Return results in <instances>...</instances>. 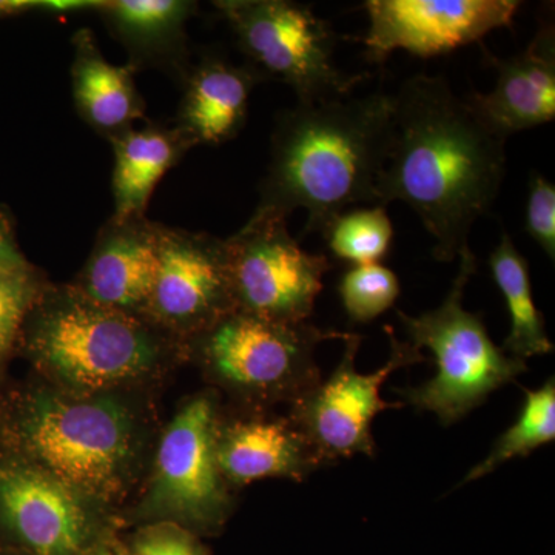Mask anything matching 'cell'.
Listing matches in <instances>:
<instances>
[{"instance_id": "obj_21", "label": "cell", "mask_w": 555, "mask_h": 555, "mask_svg": "<svg viewBox=\"0 0 555 555\" xmlns=\"http://www.w3.org/2000/svg\"><path fill=\"white\" fill-rule=\"evenodd\" d=\"M489 268L509 313L511 328L503 343V352L521 361L553 353L554 345L547 337L543 313L532 298L528 261L507 233H503L499 246L492 251Z\"/></svg>"}, {"instance_id": "obj_12", "label": "cell", "mask_w": 555, "mask_h": 555, "mask_svg": "<svg viewBox=\"0 0 555 555\" xmlns=\"http://www.w3.org/2000/svg\"><path fill=\"white\" fill-rule=\"evenodd\" d=\"M236 310L224 240L159 225V269L145 318L179 335L196 337Z\"/></svg>"}, {"instance_id": "obj_13", "label": "cell", "mask_w": 555, "mask_h": 555, "mask_svg": "<svg viewBox=\"0 0 555 555\" xmlns=\"http://www.w3.org/2000/svg\"><path fill=\"white\" fill-rule=\"evenodd\" d=\"M520 5L517 0H367V60L385 62L397 50L440 56L511 27Z\"/></svg>"}, {"instance_id": "obj_19", "label": "cell", "mask_w": 555, "mask_h": 555, "mask_svg": "<svg viewBox=\"0 0 555 555\" xmlns=\"http://www.w3.org/2000/svg\"><path fill=\"white\" fill-rule=\"evenodd\" d=\"M72 43L73 100L80 119L107 141L133 129L134 122L145 116L134 69L105 60L89 28L76 31Z\"/></svg>"}, {"instance_id": "obj_9", "label": "cell", "mask_w": 555, "mask_h": 555, "mask_svg": "<svg viewBox=\"0 0 555 555\" xmlns=\"http://www.w3.org/2000/svg\"><path fill=\"white\" fill-rule=\"evenodd\" d=\"M224 246L236 309L280 323L308 321L332 264L292 238L286 218L254 211Z\"/></svg>"}, {"instance_id": "obj_30", "label": "cell", "mask_w": 555, "mask_h": 555, "mask_svg": "<svg viewBox=\"0 0 555 555\" xmlns=\"http://www.w3.org/2000/svg\"><path fill=\"white\" fill-rule=\"evenodd\" d=\"M42 0H0V20L40 13Z\"/></svg>"}, {"instance_id": "obj_22", "label": "cell", "mask_w": 555, "mask_h": 555, "mask_svg": "<svg viewBox=\"0 0 555 555\" xmlns=\"http://www.w3.org/2000/svg\"><path fill=\"white\" fill-rule=\"evenodd\" d=\"M525 398L517 422L500 436L483 462L478 463L467 473L462 485L480 480L509 460L529 455L543 444L553 443L555 438L554 377L546 379L545 385L539 389H526Z\"/></svg>"}, {"instance_id": "obj_11", "label": "cell", "mask_w": 555, "mask_h": 555, "mask_svg": "<svg viewBox=\"0 0 555 555\" xmlns=\"http://www.w3.org/2000/svg\"><path fill=\"white\" fill-rule=\"evenodd\" d=\"M96 534L93 502L0 451V547L24 555H86Z\"/></svg>"}, {"instance_id": "obj_26", "label": "cell", "mask_w": 555, "mask_h": 555, "mask_svg": "<svg viewBox=\"0 0 555 555\" xmlns=\"http://www.w3.org/2000/svg\"><path fill=\"white\" fill-rule=\"evenodd\" d=\"M526 232L540 248L555 259V188L542 175H534L529 182L526 204Z\"/></svg>"}, {"instance_id": "obj_14", "label": "cell", "mask_w": 555, "mask_h": 555, "mask_svg": "<svg viewBox=\"0 0 555 555\" xmlns=\"http://www.w3.org/2000/svg\"><path fill=\"white\" fill-rule=\"evenodd\" d=\"M159 225L147 217L109 218L73 287L105 308L145 318L158 276Z\"/></svg>"}, {"instance_id": "obj_4", "label": "cell", "mask_w": 555, "mask_h": 555, "mask_svg": "<svg viewBox=\"0 0 555 555\" xmlns=\"http://www.w3.org/2000/svg\"><path fill=\"white\" fill-rule=\"evenodd\" d=\"M171 339L147 318L105 308L76 287L46 286L17 345L64 389L108 393L163 366Z\"/></svg>"}, {"instance_id": "obj_16", "label": "cell", "mask_w": 555, "mask_h": 555, "mask_svg": "<svg viewBox=\"0 0 555 555\" xmlns=\"http://www.w3.org/2000/svg\"><path fill=\"white\" fill-rule=\"evenodd\" d=\"M217 460L229 486L276 477L302 481L324 466L291 416L251 415L230 422L219 416Z\"/></svg>"}, {"instance_id": "obj_24", "label": "cell", "mask_w": 555, "mask_h": 555, "mask_svg": "<svg viewBox=\"0 0 555 555\" xmlns=\"http://www.w3.org/2000/svg\"><path fill=\"white\" fill-rule=\"evenodd\" d=\"M400 292L396 273L379 262L347 270L339 284L343 306L356 323H369L382 317L396 305Z\"/></svg>"}, {"instance_id": "obj_6", "label": "cell", "mask_w": 555, "mask_h": 555, "mask_svg": "<svg viewBox=\"0 0 555 555\" xmlns=\"http://www.w3.org/2000/svg\"><path fill=\"white\" fill-rule=\"evenodd\" d=\"M345 332L233 310L193 337L208 375L251 403H297L321 382L317 347Z\"/></svg>"}, {"instance_id": "obj_3", "label": "cell", "mask_w": 555, "mask_h": 555, "mask_svg": "<svg viewBox=\"0 0 555 555\" xmlns=\"http://www.w3.org/2000/svg\"><path fill=\"white\" fill-rule=\"evenodd\" d=\"M0 438V451L50 474L93 503L122 495L141 455L137 416L109 392L28 390L11 401Z\"/></svg>"}, {"instance_id": "obj_5", "label": "cell", "mask_w": 555, "mask_h": 555, "mask_svg": "<svg viewBox=\"0 0 555 555\" xmlns=\"http://www.w3.org/2000/svg\"><path fill=\"white\" fill-rule=\"evenodd\" d=\"M460 269L448 297L437 309L411 317L398 310L409 343L436 357V377L416 387L397 390L418 411L433 412L449 426L485 403L499 387L528 371L526 361L503 352L477 313L463 306L465 288L476 273L477 259L469 247L460 254Z\"/></svg>"}, {"instance_id": "obj_2", "label": "cell", "mask_w": 555, "mask_h": 555, "mask_svg": "<svg viewBox=\"0 0 555 555\" xmlns=\"http://www.w3.org/2000/svg\"><path fill=\"white\" fill-rule=\"evenodd\" d=\"M392 93L298 102L276 118L268 173L255 211L288 218L308 210L306 233L326 232L346 208L377 206L385 166Z\"/></svg>"}, {"instance_id": "obj_29", "label": "cell", "mask_w": 555, "mask_h": 555, "mask_svg": "<svg viewBox=\"0 0 555 555\" xmlns=\"http://www.w3.org/2000/svg\"><path fill=\"white\" fill-rule=\"evenodd\" d=\"M104 0H42L40 13L64 16V14L83 13V11H98Z\"/></svg>"}, {"instance_id": "obj_17", "label": "cell", "mask_w": 555, "mask_h": 555, "mask_svg": "<svg viewBox=\"0 0 555 555\" xmlns=\"http://www.w3.org/2000/svg\"><path fill=\"white\" fill-rule=\"evenodd\" d=\"M262 78L250 65H235L207 54L182 80L175 126L195 145H219L238 137L247 120L248 101Z\"/></svg>"}, {"instance_id": "obj_7", "label": "cell", "mask_w": 555, "mask_h": 555, "mask_svg": "<svg viewBox=\"0 0 555 555\" xmlns=\"http://www.w3.org/2000/svg\"><path fill=\"white\" fill-rule=\"evenodd\" d=\"M248 64L262 79L286 83L298 102L350 96L363 76L335 65L338 36L312 9L291 0H218Z\"/></svg>"}, {"instance_id": "obj_15", "label": "cell", "mask_w": 555, "mask_h": 555, "mask_svg": "<svg viewBox=\"0 0 555 555\" xmlns=\"http://www.w3.org/2000/svg\"><path fill=\"white\" fill-rule=\"evenodd\" d=\"M491 93L467 98L489 129L502 138L534 129L555 118V28L553 14L540 17L528 47L506 61L494 60Z\"/></svg>"}, {"instance_id": "obj_25", "label": "cell", "mask_w": 555, "mask_h": 555, "mask_svg": "<svg viewBox=\"0 0 555 555\" xmlns=\"http://www.w3.org/2000/svg\"><path fill=\"white\" fill-rule=\"evenodd\" d=\"M46 286L35 266L27 272L0 280V363L20 341L22 324Z\"/></svg>"}, {"instance_id": "obj_18", "label": "cell", "mask_w": 555, "mask_h": 555, "mask_svg": "<svg viewBox=\"0 0 555 555\" xmlns=\"http://www.w3.org/2000/svg\"><path fill=\"white\" fill-rule=\"evenodd\" d=\"M196 10L190 0H104L96 13L127 50L134 72L159 68L182 82L192 67L188 24Z\"/></svg>"}, {"instance_id": "obj_23", "label": "cell", "mask_w": 555, "mask_h": 555, "mask_svg": "<svg viewBox=\"0 0 555 555\" xmlns=\"http://www.w3.org/2000/svg\"><path fill=\"white\" fill-rule=\"evenodd\" d=\"M324 236L335 257L356 266L375 264L392 244V221L385 206L358 208L339 215Z\"/></svg>"}, {"instance_id": "obj_31", "label": "cell", "mask_w": 555, "mask_h": 555, "mask_svg": "<svg viewBox=\"0 0 555 555\" xmlns=\"http://www.w3.org/2000/svg\"><path fill=\"white\" fill-rule=\"evenodd\" d=\"M86 555H120L109 546L94 545Z\"/></svg>"}, {"instance_id": "obj_8", "label": "cell", "mask_w": 555, "mask_h": 555, "mask_svg": "<svg viewBox=\"0 0 555 555\" xmlns=\"http://www.w3.org/2000/svg\"><path fill=\"white\" fill-rule=\"evenodd\" d=\"M218 403L203 393L184 404L160 437L139 514L189 531L215 532L232 507L217 460Z\"/></svg>"}, {"instance_id": "obj_10", "label": "cell", "mask_w": 555, "mask_h": 555, "mask_svg": "<svg viewBox=\"0 0 555 555\" xmlns=\"http://www.w3.org/2000/svg\"><path fill=\"white\" fill-rule=\"evenodd\" d=\"M385 328L390 339V357L385 366L374 374H360L356 360L363 338L347 334L343 339L345 352L335 371L292 404L291 418L308 437L324 466L356 454L375 455L372 422L379 412L403 406L379 397L383 383L398 369L426 361L422 350L400 341L392 327Z\"/></svg>"}, {"instance_id": "obj_27", "label": "cell", "mask_w": 555, "mask_h": 555, "mask_svg": "<svg viewBox=\"0 0 555 555\" xmlns=\"http://www.w3.org/2000/svg\"><path fill=\"white\" fill-rule=\"evenodd\" d=\"M133 555H206L189 529L169 521L145 526L133 540Z\"/></svg>"}, {"instance_id": "obj_1", "label": "cell", "mask_w": 555, "mask_h": 555, "mask_svg": "<svg viewBox=\"0 0 555 555\" xmlns=\"http://www.w3.org/2000/svg\"><path fill=\"white\" fill-rule=\"evenodd\" d=\"M392 98L377 206L408 204L433 236L434 258L454 261L499 196L507 139L489 129L440 76H412Z\"/></svg>"}, {"instance_id": "obj_32", "label": "cell", "mask_w": 555, "mask_h": 555, "mask_svg": "<svg viewBox=\"0 0 555 555\" xmlns=\"http://www.w3.org/2000/svg\"><path fill=\"white\" fill-rule=\"evenodd\" d=\"M0 555H24V554L14 553V551L3 550V547H0Z\"/></svg>"}, {"instance_id": "obj_20", "label": "cell", "mask_w": 555, "mask_h": 555, "mask_svg": "<svg viewBox=\"0 0 555 555\" xmlns=\"http://www.w3.org/2000/svg\"><path fill=\"white\" fill-rule=\"evenodd\" d=\"M115 153L113 167L112 218L145 217L150 198L160 179L173 169L190 149L196 147L192 139L177 126L147 124L141 129L124 131L109 139Z\"/></svg>"}, {"instance_id": "obj_28", "label": "cell", "mask_w": 555, "mask_h": 555, "mask_svg": "<svg viewBox=\"0 0 555 555\" xmlns=\"http://www.w3.org/2000/svg\"><path fill=\"white\" fill-rule=\"evenodd\" d=\"M33 264L25 258L17 243L13 219L0 207V280L27 272Z\"/></svg>"}]
</instances>
